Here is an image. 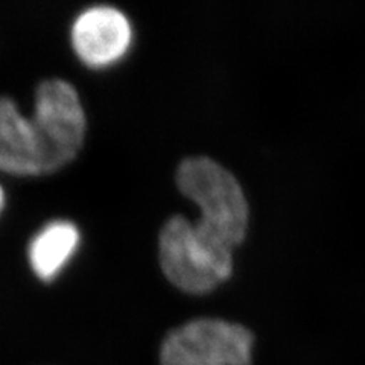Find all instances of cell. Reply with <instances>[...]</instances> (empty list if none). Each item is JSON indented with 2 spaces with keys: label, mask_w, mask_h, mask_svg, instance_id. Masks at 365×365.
Instances as JSON below:
<instances>
[{
  "label": "cell",
  "mask_w": 365,
  "mask_h": 365,
  "mask_svg": "<svg viewBox=\"0 0 365 365\" xmlns=\"http://www.w3.org/2000/svg\"><path fill=\"white\" fill-rule=\"evenodd\" d=\"M86 133L81 98L66 79L38 83L31 118L13 98L0 96V170L21 178L60 173L81 153Z\"/></svg>",
  "instance_id": "6da1fadb"
},
{
  "label": "cell",
  "mask_w": 365,
  "mask_h": 365,
  "mask_svg": "<svg viewBox=\"0 0 365 365\" xmlns=\"http://www.w3.org/2000/svg\"><path fill=\"white\" fill-rule=\"evenodd\" d=\"M177 185L201 210L200 221L190 228L193 242L230 276L233 250L244 241L248 227V204L237 180L212 158L198 157L180 165Z\"/></svg>",
  "instance_id": "7a4b0ae2"
},
{
  "label": "cell",
  "mask_w": 365,
  "mask_h": 365,
  "mask_svg": "<svg viewBox=\"0 0 365 365\" xmlns=\"http://www.w3.org/2000/svg\"><path fill=\"white\" fill-rule=\"evenodd\" d=\"M79 239L78 227L66 220H55L40 228L28 247L34 276L44 283L53 282L75 255Z\"/></svg>",
  "instance_id": "8992f818"
},
{
  "label": "cell",
  "mask_w": 365,
  "mask_h": 365,
  "mask_svg": "<svg viewBox=\"0 0 365 365\" xmlns=\"http://www.w3.org/2000/svg\"><path fill=\"white\" fill-rule=\"evenodd\" d=\"M253 335L241 324L195 319L165 339L162 365H251Z\"/></svg>",
  "instance_id": "3957f363"
},
{
  "label": "cell",
  "mask_w": 365,
  "mask_h": 365,
  "mask_svg": "<svg viewBox=\"0 0 365 365\" xmlns=\"http://www.w3.org/2000/svg\"><path fill=\"white\" fill-rule=\"evenodd\" d=\"M192 224L185 216H174L160 233V264L177 288L190 294H204L228 279L193 244Z\"/></svg>",
  "instance_id": "277c9868"
},
{
  "label": "cell",
  "mask_w": 365,
  "mask_h": 365,
  "mask_svg": "<svg viewBox=\"0 0 365 365\" xmlns=\"http://www.w3.org/2000/svg\"><path fill=\"white\" fill-rule=\"evenodd\" d=\"M4 205H5V192H4L2 186H0V213H2V210H4Z\"/></svg>",
  "instance_id": "52a82bcc"
},
{
  "label": "cell",
  "mask_w": 365,
  "mask_h": 365,
  "mask_svg": "<svg viewBox=\"0 0 365 365\" xmlns=\"http://www.w3.org/2000/svg\"><path fill=\"white\" fill-rule=\"evenodd\" d=\"M71 40L76 56L84 64L104 67L128 51L131 25L116 8L93 6L75 19Z\"/></svg>",
  "instance_id": "5b68a950"
}]
</instances>
